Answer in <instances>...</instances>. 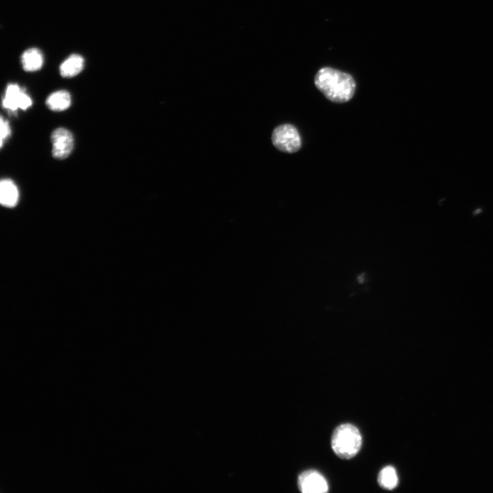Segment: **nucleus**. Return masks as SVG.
<instances>
[{
    "label": "nucleus",
    "instance_id": "nucleus-8",
    "mask_svg": "<svg viewBox=\"0 0 493 493\" xmlns=\"http://www.w3.org/2000/svg\"><path fill=\"white\" fill-rule=\"evenodd\" d=\"M71 104L70 93L64 90H58L51 93L46 100L47 107L55 112H60L68 109Z\"/></svg>",
    "mask_w": 493,
    "mask_h": 493
},
{
    "label": "nucleus",
    "instance_id": "nucleus-13",
    "mask_svg": "<svg viewBox=\"0 0 493 493\" xmlns=\"http://www.w3.org/2000/svg\"><path fill=\"white\" fill-rule=\"evenodd\" d=\"M358 279H359V281L360 282H361V281L362 282V281H363V279H364L363 275H362Z\"/></svg>",
    "mask_w": 493,
    "mask_h": 493
},
{
    "label": "nucleus",
    "instance_id": "nucleus-12",
    "mask_svg": "<svg viewBox=\"0 0 493 493\" xmlns=\"http://www.w3.org/2000/svg\"><path fill=\"white\" fill-rule=\"evenodd\" d=\"M1 147H2L3 141L10 135L11 129L10 125L6 120H4L3 116L1 117Z\"/></svg>",
    "mask_w": 493,
    "mask_h": 493
},
{
    "label": "nucleus",
    "instance_id": "nucleus-1",
    "mask_svg": "<svg viewBox=\"0 0 493 493\" xmlns=\"http://www.w3.org/2000/svg\"><path fill=\"white\" fill-rule=\"evenodd\" d=\"M314 84L328 100L334 103L349 101L356 88L351 75L330 67L322 68L317 72Z\"/></svg>",
    "mask_w": 493,
    "mask_h": 493
},
{
    "label": "nucleus",
    "instance_id": "nucleus-6",
    "mask_svg": "<svg viewBox=\"0 0 493 493\" xmlns=\"http://www.w3.org/2000/svg\"><path fill=\"white\" fill-rule=\"evenodd\" d=\"M2 105L4 108L16 112L18 108L27 110L32 105V101L17 84H10L6 88Z\"/></svg>",
    "mask_w": 493,
    "mask_h": 493
},
{
    "label": "nucleus",
    "instance_id": "nucleus-2",
    "mask_svg": "<svg viewBox=\"0 0 493 493\" xmlns=\"http://www.w3.org/2000/svg\"><path fill=\"white\" fill-rule=\"evenodd\" d=\"M331 445L337 456L342 459H351L357 455L361 448L360 432L351 424L340 425L332 434Z\"/></svg>",
    "mask_w": 493,
    "mask_h": 493
},
{
    "label": "nucleus",
    "instance_id": "nucleus-11",
    "mask_svg": "<svg viewBox=\"0 0 493 493\" xmlns=\"http://www.w3.org/2000/svg\"><path fill=\"white\" fill-rule=\"evenodd\" d=\"M379 485L387 490H392L397 485L398 477L395 469L391 466L384 467L379 473Z\"/></svg>",
    "mask_w": 493,
    "mask_h": 493
},
{
    "label": "nucleus",
    "instance_id": "nucleus-3",
    "mask_svg": "<svg viewBox=\"0 0 493 493\" xmlns=\"http://www.w3.org/2000/svg\"><path fill=\"white\" fill-rule=\"evenodd\" d=\"M273 145L279 151L286 153H294L301 146V139L296 128L290 124H284L277 127L272 134Z\"/></svg>",
    "mask_w": 493,
    "mask_h": 493
},
{
    "label": "nucleus",
    "instance_id": "nucleus-10",
    "mask_svg": "<svg viewBox=\"0 0 493 493\" xmlns=\"http://www.w3.org/2000/svg\"><path fill=\"white\" fill-rule=\"evenodd\" d=\"M21 63L23 69L26 71H38L43 64L42 54L38 49H29L23 53Z\"/></svg>",
    "mask_w": 493,
    "mask_h": 493
},
{
    "label": "nucleus",
    "instance_id": "nucleus-7",
    "mask_svg": "<svg viewBox=\"0 0 493 493\" xmlns=\"http://www.w3.org/2000/svg\"><path fill=\"white\" fill-rule=\"evenodd\" d=\"M18 188L11 179H4L0 183V202L7 207H14L18 201Z\"/></svg>",
    "mask_w": 493,
    "mask_h": 493
},
{
    "label": "nucleus",
    "instance_id": "nucleus-9",
    "mask_svg": "<svg viewBox=\"0 0 493 493\" xmlns=\"http://www.w3.org/2000/svg\"><path fill=\"white\" fill-rule=\"evenodd\" d=\"M84 65V58L79 55L73 54L61 64L60 72L62 77H74L82 71Z\"/></svg>",
    "mask_w": 493,
    "mask_h": 493
},
{
    "label": "nucleus",
    "instance_id": "nucleus-5",
    "mask_svg": "<svg viewBox=\"0 0 493 493\" xmlns=\"http://www.w3.org/2000/svg\"><path fill=\"white\" fill-rule=\"evenodd\" d=\"M298 487L303 493H325L328 491L325 477L314 470H306L299 476Z\"/></svg>",
    "mask_w": 493,
    "mask_h": 493
},
{
    "label": "nucleus",
    "instance_id": "nucleus-4",
    "mask_svg": "<svg viewBox=\"0 0 493 493\" xmlns=\"http://www.w3.org/2000/svg\"><path fill=\"white\" fill-rule=\"evenodd\" d=\"M52 155L60 160L67 157L71 153L74 146V139L70 131L60 127L55 129L51 134Z\"/></svg>",
    "mask_w": 493,
    "mask_h": 493
}]
</instances>
